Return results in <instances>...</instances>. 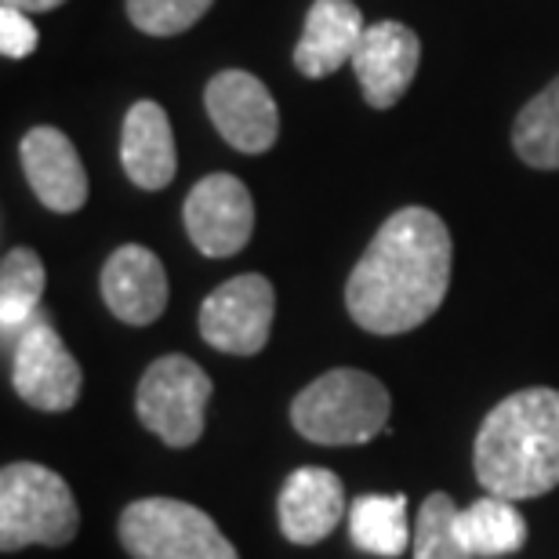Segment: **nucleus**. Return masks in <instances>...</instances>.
<instances>
[{"instance_id": "obj_11", "label": "nucleus", "mask_w": 559, "mask_h": 559, "mask_svg": "<svg viewBox=\"0 0 559 559\" xmlns=\"http://www.w3.org/2000/svg\"><path fill=\"white\" fill-rule=\"evenodd\" d=\"M421 62L418 33L404 22H371L360 37V48L353 55L356 81L364 87L367 106L393 109L407 95L411 81Z\"/></svg>"}, {"instance_id": "obj_21", "label": "nucleus", "mask_w": 559, "mask_h": 559, "mask_svg": "<svg viewBox=\"0 0 559 559\" xmlns=\"http://www.w3.org/2000/svg\"><path fill=\"white\" fill-rule=\"evenodd\" d=\"M415 559H476L457 538V506L451 495L432 490L421 501L418 523H415Z\"/></svg>"}, {"instance_id": "obj_19", "label": "nucleus", "mask_w": 559, "mask_h": 559, "mask_svg": "<svg viewBox=\"0 0 559 559\" xmlns=\"http://www.w3.org/2000/svg\"><path fill=\"white\" fill-rule=\"evenodd\" d=\"M512 150L538 171H559V76L520 109L512 124Z\"/></svg>"}, {"instance_id": "obj_16", "label": "nucleus", "mask_w": 559, "mask_h": 559, "mask_svg": "<svg viewBox=\"0 0 559 559\" xmlns=\"http://www.w3.org/2000/svg\"><path fill=\"white\" fill-rule=\"evenodd\" d=\"M120 164L139 189H167L178 171L175 131L164 106L142 98L128 109L124 135H120Z\"/></svg>"}, {"instance_id": "obj_15", "label": "nucleus", "mask_w": 559, "mask_h": 559, "mask_svg": "<svg viewBox=\"0 0 559 559\" xmlns=\"http://www.w3.org/2000/svg\"><path fill=\"white\" fill-rule=\"evenodd\" d=\"M364 15L353 0H317L306 15V29L295 48V70L309 81L331 76L353 62L356 48L364 37Z\"/></svg>"}, {"instance_id": "obj_23", "label": "nucleus", "mask_w": 559, "mask_h": 559, "mask_svg": "<svg viewBox=\"0 0 559 559\" xmlns=\"http://www.w3.org/2000/svg\"><path fill=\"white\" fill-rule=\"evenodd\" d=\"M33 48H37V26L26 11L4 4L0 8V51H4V59H26Z\"/></svg>"}, {"instance_id": "obj_22", "label": "nucleus", "mask_w": 559, "mask_h": 559, "mask_svg": "<svg viewBox=\"0 0 559 559\" xmlns=\"http://www.w3.org/2000/svg\"><path fill=\"white\" fill-rule=\"evenodd\" d=\"M211 4L215 0H128V19L150 37H175V33L197 26Z\"/></svg>"}, {"instance_id": "obj_6", "label": "nucleus", "mask_w": 559, "mask_h": 559, "mask_svg": "<svg viewBox=\"0 0 559 559\" xmlns=\"http://www.w3.org/2000/svg\"><path fill=\"white\" fill-rule=\"evenodd\" d=\"M211 393L215 385L197 360L178 353L160 356L145 367L139 382V421L167 447H193L204 436Z\"/></svg>"}, {"instance_id": "obj_5", "label": "nucleus", "mask_w": 559, "mask_h": 559, "mask_svg": "<svg viewBox=\"0 0 559 559\" xmlns=\"http://www.w3.org/2000/svg\"><path fill=\"white\" fill-rule=\"evenodd\" d=\"M120 545L131 559H240L204 509L178 498H142L120 512Z\"/></svg>"}, {"instance_id": "obj_14", "label": "nucleus", "mask_w": 559, "mask_h": 559, "mask_svg": "<svg viewBox=\"0 0 559 559\" xmlns=\"http://www.w3.org/2000/svg\"><path fill=\"white\" fill-rule=\"evenodd\" d=\"M103 301L117 320L131 328L160 320L167 309V273L164 262L142 243H124L103 265Z\"/></svg>"}, {"instance_id": "obj_12", "label": "nucleus", "mask_w": 559, "mask_h": 559, "mask_svg": "<svg viewBox=\"0 0 559 559\" xmlns=\"http://www.w3.org/2000/svg\"><path fill=\"white\" fill-rule=\"evenodd\" d=\"M29 189L55 215H73L87 204V171L73 142L59 128H29L19 145Z\"/></svg>"}, {"instance_id": "obj_3", "label": "nucleus", "mask_w": 559, "mask_h": 559, "mask_svg": "<svg viewBox=\"0 0 559 559\" xmlns=\"http://www.w3.org/2000/svg\"><path fill=\"white\" fill-rule=\"evenodd\" d=\"M389 389L374 374L356 371V367H334L309 382L290 404V421L298 436L323 447H353L371 443L378 432H385Z\"/></svg>"}, {"instance_id": "obj_7", "label": "nucleus", "mask_w": 559, "mask_h": 559, "mask_svg": "<svg viewBox=\"0 0 559 559\" xmlns=\"http://www.w3.org/2000/svg\"><path fill=\"white\" fill-rule=\"evenodd\" d=\"M11 385L19 400L51 415L70 411L81 400V364L66 349L62 334L44 309L11 334Z\"/></svg>"}, {"instance_id": "obj_8", "label": "nucleus", "mask_w": 559, "mask_h": 559, "mask_svg": "<svg viewBox=\"0 0 559 559\" xmlns=\"http://www.w3.org/2000/svg\"><path fill=\"white\" fill-rule=\"evenodd\" d=\"M276 317V290L262 273H243L215 287L200 306L197 328L211 349L254 356L265 349Z\"/></svg>"}, {"instance_id": "obj_18", "label": "nucleus", "mask_w": 559, "mask_h": 559, "mask_svg": "<svg viewBox=\"0 0 559 559\" xmlns=\"http://www.w3.org/2000/svg\"><path fill=\"white\" fill-rule=\"evenodd\" d=\"M353 545L371 556L396 559L415 545V527L407 523V495H360L349 506Z\"/></svg>"}, {"instance_id": "obj_10", "label": "nucleus", "mask_w": 559, "mask_h": 559, "mask_svg": "<svg viewBox=\"0 0 559 559\" xmlns=\"http://www.w3.org/2000/svg\"><path fill=\"white\" fill-rule=\"evenodd\" d=\"M204 106L218 135L240 153H265L280 135V114L270 87L248 70H222L211 76Z\"/></svg>"}, {"instance_id": "obj_4", "label": "nucleus", "mask_w": 559, "mask_h": 559, "mask_svg": "<svg viewBox=\"0 0 559 559\" xmlns=\"http://www.w3.org/2000/svg\"><path fill=\"white\" fill-rule=\"evenodd\" d=\"M81 512L70 484L48 465L11 462L0 473V549L19 552L29 545L62 549L76 538Z\"/></svg>"}, {"instance_id": "obj_20", "label": "nucleus", "mask_w": 559, "mask_h": 559, "mask_svg": "<svg viewBox=\"0 0 559 559\" xmlns=\"http://www.w3.org/2000/svg\"><path fill=\"white\" fill-rule=\"evenodd\" d=\"M44 284H48V273H44L37 251L11 248L4 254V265H0V331L8 342L22 323L40 312Z\"/></svg>"}, {"instance_id": "obj_9", "label": "nucleus", "mask_w": 559, "mask_h": 559, "mask_svg": "<svg viewBox=\"0 0 559 559\" xmlns=\"http://www.w3.org/2000/svg\"><path fill=\"white\" fill-rule=\"evenodd\" d=\"M182 218L189 240L200 254L229 259V254L248 248L254 233V200L237 175H204L189 189Z\"/></svg>"}, {"instance_id": "obj_2", "label": "nucleus", "mask_w": 559, "mask_h": 559, "mask_svg": "<svg viewBox=\"0 0 559 559\" xmlns=\"http://www.w3.org/2000/svg\"><path fill=\"white\" fill-rule=\"evenodd\" d=\"M473 465L495 498L523 501L559 487V389L534 385L501 400L479 425Z\"/></svg>"}, {"instance_id": "obj_13", "label": "nucleus", "mask_w": 559, "mask_h": 559, "mask_svg": "<svg viewBox=\"0 0 559 559\" xmlns=\"http://www.w3.org/2000/svg\"><path fill=\"white\" fill-rule=\"evenodd\" d=\"M280 531L295 545H317L331 538L342 523L345 509V487L342 479L323 465H301L295 468L276 498Z\"/></svg>"}, {"instance_id": "obj_17", "label": "nucleus", "mask_w": 559, "mask_h": 559, "mask_svg": "<svg viewBox=\"0 0 559 559\" xmlns=\"http://www.w3.org/2000/svg\"><path fill=\"white\" fill-rule=\"evenodd\" d=\"M457 538L476 559L512 556L527 545V520L509 498H479L468 509H457Z\"/></svg>"}, {"instance_id": "obj_1", "label": "nucleus", "mask_w": 559, "mask_h": 559, "mask_svg": "<svg viewBox=\"0 0 559 559\" xmlns=\"http://www.w3.org/2000/svg\"><path fill=\"white\" fill-rule=\"evenodd\" d=\"M454 243L429 207H404L382 222L345 284V309L371 334H407L443 306Z\"/></svg>"}, {"instance_id": "obj_24", "label": "nucleus", "mask_w": 559, "mask_h": 559, "mask_svg": "<svg viewBox=\"0 0 559 559\" xmlns=\"http://www.w3.org/2000/svg\"><path fill=\"white\" fill-rule=\"evenodd\" d=\"M8 8H19L26 11V15H44V11H55L62 4V0H4Z\"/></svg>"}]
</instances>
